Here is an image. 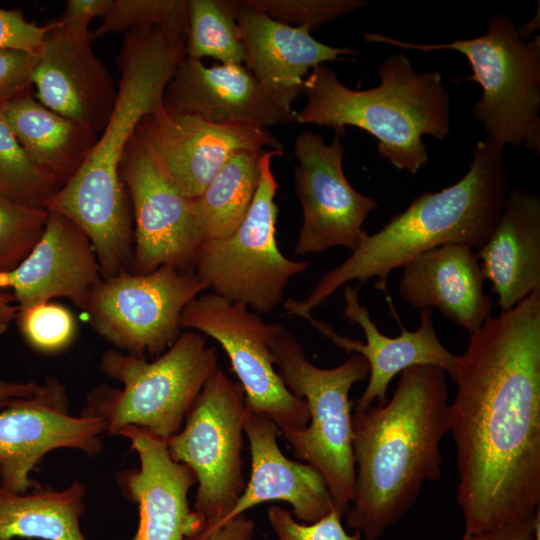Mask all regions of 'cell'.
Returning a JSON list of instances; mask_svg holds the SVG:
<instances>
[{
    "instance_id": "cell-5",
    "label": "cell",
    "mask_w": 540,
    "mask_h": 540,
    "mask_svg": "<svg viewBox=\"0 0 540 540\" xmlns=\"http://www.w3.org/2000/svg\"><path fill=\"white\" fill-rule=\"evenodd\" d=\"M380 83L353 90L324 65L304 80L307 102L296 112V122L360 128L377 141L379 154L396 169L416 174L428 162L423 136L443 140L450 131L451 99L439 71H417L403 50L379 67Z\"/></svg>"
},
{
    "instance_id": "cell-19",
    "label": "cell",
    "mask_w": 540,
    "mask_h": 540,
    "mask_svg": "<svg viewBox=\"0 0 540 540\" xmlns=\"http://www.w3.org/2000/svg\"><path fill=\"white\" fill-rule=\"evenodd\" d=\"M173 115H193L220 124L268 127L296 122V112L280 108L243 64L207 67L184 58L168 82L162 100Z\"/></svg>"
},
{
    "instance_id": "cell-41",
    "label": "cell",
    "mask_w": 540,
    "mask_h": 540,
    "mask_svg": "<svg viewBox=\"0 0 540 540\" xmlns=\"http://www.w3.org/2000/svg\"><path fill=\"white\" fill-rule=\"evenodd\" d=\"M39 387L40 384L32 381L18 382L0 379V410L15 400L33 396Z\"/></svg>"
},
{
    "instance_id": "cell-36",
    "label": "cell",
    "mask_w": 540,
    "mask_h": 540,
    "mask_svg": "<svg viewBox=\"0 0 540 540\" xmlns=\"http://www.w3.org/2000/svg\"><path fill=\"white\" fill-rule=\"evenodd\" d=\"M37 54L0 49V106L31 92Z\"/></svg>"
},
{
    "instance_id": "cell-26",
    "label": "cell",
    "mask_w": 540,
    "mask_h": 540,
    "mask_svg": "<svg viewBox=\"0 0 540 540\" xmlns=\"http://www.w3.org/2000/svg\"><path fill=\"white\" fill-rule=\"evenodd\" d=\"M0 113L30 160L65 185L82 167L98 135L42 105L31 92L0 106Z\"/></svg>"
},
{
    "instance_id": "cell-8",
    "label": "cell",
    "mask_w": 540,
    "mask_h": 540,
    "mask_svg": "<svg viewBox=\"0 0 540 540\" xmlns=\"http://www.w3.org/2000/svg\"><path fill=\"white\" fill-rule=\"evenodd\" d=\"M366 42L389 44L401 50L432 52L453 50L464 55L481 98L472 117L484 126L487 137L499 147H520L540 155V37L524 39L515 22L501 14L490 19L485 34L449 43L416 44L365 32Z\"/></svg>"
},
{
    "instance_id": "cell-29",
    "label": "cell",
    "mask_w": 540,
    "mask_h": 540,
    "mask_svg": "<svg viewBox=\"0 0 540 540\" xmlns=\"http://www.w3.org/2000/svg\"><path fill=\"white\" fill-rule=\"evenodd\" d=\"M237 1L188 0L185 56L243 64L246 53L236 21Z\"/></svg>"
},
{
    "instance_id": "cell-27",
    "label": "cell",
    "mask_w": 540,
    "mask_h": 540,
    "mask_svg": "<svg viewBox=\"0 0 540 540\" xmlns=\"http://www.w3.org/2000/svg\"><path fill=\"white\" fill-rule=\"evenodd\" d=\"M86 491L78 479L61 491L36 483L17 494L0 486V540H85L79 521Z\"/></svg>"
},
{
    "instance_id": "cell-35",
    "label": "cell",
    "mask_w": 540,
    "mask_h": 540,
    "mask_svg": "<svg viewBox=\"0 0 540 540\" xmlns=\"http://www.w3.org/2000/svg\"><path fill=\"white\" fill-rule=\"evenodd\" d=\"M343 514L334 507L325 517L313 522L302 523L291 511L271 505L267 511L268 522L277 540H361L358 530L348 534L341 522Z\"/></svg>"
},
{
    "instance_id": "cell-30",
    "label": "cell",
    "mask_w": 540,
    "mask_h": 540,
    "mask_svg": "<svg viewBox=\"0 0 540 540\" xmlns=\"http://www.w3.org/2000/svg\"><path fill=\"white\" fill-rule=\"evenodd\" d=\"M59 189L57 182L30 160L0 113V200L46 208Z\"/></svg>"
},
{
    "instance_id": "cell-22",
    "label": "cell",
    "mask_w": 540,
    "mask_h": 540,
    "mask_svg": "<svg viewBox=\"0 0 540 540\" xmlns=\"http://www.w3.org/2000/svg\"><path fill=\"white\" fill-rule=\"evenodd\" d=\"M359 288L360 286H345L346 305L343 313L349 322L362 328L365 343L341 336L323 322L317 328L336 346L348 353L360 354L368 362V384L354 402L353 410H364L376 401L378 405L386 403L391 380L412 366H437L451 379L454 377L457 355L452 354L438 338L433 323V309L421 311L420 324L416 330L403 329L397 337H388L380 332L368 309L360 304Z\"/></svg>"
},
{
    "instance_id": "cell-15",
    "label": "cell",
    "mask_w": 540,
    "mask_h": 540,
    "mask_svg": "<svg viewBox=\"0 0 540 540\" xmlns=\"http://www.w3.org/2000/svg\"><path fill=\"white\" fill-rule=\"evenodd\" d=\"M65 386L48 376L31 397L0 410V486L17 494L37 483L30 473L52 450L70 448L88 456L103 449L106 424L99 418L70 413Z\"/></svg>"
},
{
    "instance_id": "cell-42",
    "label": "cell",
    "mask_w": 540,
    "mask_h": 540,
    "mask_svg": "<svg viewBox=\"0 0 540 540\" xmlns=\"http://www.w3.org/2000/svg\"><path fill=\"white\" fill-rule=\"evenodd\" d=\"M12 294L0 290V335L4 334L15 320L18 305Z\"/></svg>"
},
{
    "instance_id": "cell-23",
    "label": "cell",
    "mask_w": 540,
    "mask_h": 540,
    "mask_svg": "<svg viewBox=\"0 0 540 540\" xmlns=\"http://www.w3.org/2000/svg\"><path fill=\"white\" fill-rule=\"evenodd\" d=\"M244 433L250 443L251 473L230 512L204 537L245 511L269 501H284L302 523L325 517L334 502L323 475L311 464L288 459L280 450L278 426L263 414L249 412Z\"/></svg>"
},
{
    "instance_id": "cell-39",
    "label": "cell",
    "mask_w": 540,
    "mask_h": 540,
    "mask_svg": "<svg viewBox=\"0 0 540 540\" xmlns=\"http://www.w3.org/2000/svg\"><path fill=\"white\" fill-rule=\"evenodd\" d=\"M539 525L540 510L530 521L478 533L464 532L458 540H534L536 529Z\"/></svg>"
},
{
    "instance_id": "cell-32",
    "label": "cell",
    "mask_w": 540,
    "mask_h": 540,
    "mask_svg": "<svg viewBox=\"0 0 540 540\" xmlns=\"http://www.w3.org/2000/svg\"><path fill=\"white\" fill-rule=\"evenodd\" d=\"M49 211L0 200V273L16 269L40 240Z\"/></svg>"
},
{
    "instance_id": "cell-21",
    "label": "cell",
    "mask_w": 540,
    "mask_h": 540,
    "mask_svg": "<svg viewBox=\"0 0 540 540\" xmlns=\"http://www.w3.org/2000/svg\"><path fill=\"white\" fill-rule=\"evenodd\" d=\"M236 21L244 44L245 66L265 93L283 110L303 92L310 71L325 62L357 55L316 40L306 26H291L237 1Z\"/></svg>"
},
{
    "instance_id": "cell-13",
    "label": "cell",
    "mask_w": 540,
    "mask_h": 540,
    "mask_svg": "<svg viewBox=\"0 0 540 540\" xmlns=\"http://www.w3.org/2000/svg\"><path fill=\"white\" fill-rule=\"evenodd\" d=\"M119 173L134 222L129 272L144 275L164 266L194 272L202 237L192 199L170 182L134 134Z\"/></svg>"
},
{
    "instance_id": "cell-12",
    "label": "cell",
    "mask_w": 540,
    "mask_h": 540,
    "mask_svg": "<svg viewBox=\"0 0 540 540\" xmlns=\"http://www.w3.org/2000/svg\"><path fill=\"white\" fill-rule=\"evenodd\" d=\"M180 328L197 331L220 344L243 389L249 412L267 416L279 429L307 427L310 416L306 402L288 390L275 369L269 347L272 324L245 305L208 293L186 305Z\"/></svg>"
},
{
    "instance_id": "cell-4",
    "label": "cell",
    "mask_w": 540,
    "mask_h": 540,
    "mask_svg": "<svg viewBox=\"0 0 540 540\" xmlns=\"http://www.w3.org/2000/svg\"><path fill=\"white\" fill-rule=\"evenodd\" d=\"M508 195L503 148L490 138L477 142L467 173L438 192L414 198L379 231L366 233L341 264L327 272L303 300L288 298L284 308L307 319L340 287L372 278L386 284L389 274L417 256L444 244H462L480 250L491 237Z\"/></svg>"
},
{
    "instance_id": "cell-14",
    "label": "cell",
    "mask_w": 540,
    "mask_h": 540,
    "mask_svg": "<svg viewBox=\"0 0 540 540\" xmlns=\"http://www.w3.org/2000/svg\"><path fill=\"white\" fill-rule=\"evenodd\" d=\"M341 132L326 144L322 135L300 133L294 144L295 192L302 225L294 254L322 253L341 246L354 251L367 233L363 223L378 203L356 191L343 170Z\"/></svg>"
},
{
    "instance_id": "cell-38",
    "label": "cell",
    "mask_w": 540,
    "mask_h": 540,
    "mask_svg": "<svg viewBox=\"0 0 540 540\" xmlns=\"http://www.w3.org/2000/svg\"><path fill=\"white\" fill-rule=\"evenodd\" d=\"M114 0H68L60 18V26L73 34L89 33L88 26L96 18H102Z\"/></svg>"
},
{
    "instance_id": "cell-2",
    "label": "cell",
    "mask_w": 540,
    "mask_h": 540,
    "mask_svg": "<svg viewBox=\"0 0 540 540\" xmlns=\"http://www.w3.org/2000/svg\"><path fill=\"white\" fill-rule=\"evenodd\" d=\"M185 43L159 29L125 34L110 119L80 170L46 204L88 236L104 279L128 272L133 257V215L119 173L124 151L140 120L162 106Z\"/></svg>"
},
{
    "instance_id": "cell-40",
    "label": "cell",
    "mask_w": 540,
    "mask_h": 540,
    "mask_svg": "<svg viewBox=\"0 0 540 540\" xmlns=\"http://www.w3.org/2000/svg\"><path fill=\"white\" fill-rule=\"evenodd\" d=\"M255 522L244 514L214 530L202 540H253Z\"/></svg>"
},
{
    "instance_id": "cell-9",
    "label": "cell",
    "mask_w": 540,
    "mask_h": 540,
    "mask_svg": "<svg viewBox=\"0 0 540 540\" xmlns=\"http://www.w3.org/2000/svg\"><path fill=\"white\" fill-rule=\"evenodd\" d=\"M283 150H264L249 212L229 236L201 244L194 273L207 289L233 303L269 314L283 301L290 279L308 263L285 257L276 241L278 183L271 163Z\"/></svg>"
},
{
    "instance_id": "cell-1",
    "label": "cell",
    "mask_w": 540,
    "mask_h": 540,
    "mask_svg": "<svg viewBox=\"0 0 540 540\" xmlns=\"http://www.w3.org/2000/svg\"><path fill=\"white\" fill-rule=\"evenodd\" d=\"M452 380L464 532L532 520L540 510V291L470 334Z\"/></svg>"
},
{
    "instance_id": "cell-25",
    "label": "cell",
    "mask_w": 540,
    "mask_h": 540,
    "mask_svg": "<svg viewBox=\"0 0 540 540\" xmlns=\"http://www.w3.org/2000/svg\"><path fill=\"white\" fill-rule=\"evenodd\" d=\"M476 253L501 310L540 291L539 195L522 188L508 192L491 237Z\"/></svg>"
},
{
    "instance_id": "cell-31",
    "label": "cell",
    "mask_w": 540,
    "mask_h": 540,
    "mask_svg": "<svg viewBox=\"0 0 540 540\" xmlns=\"http://www.w3.org/2000/svg\"><path fill=\"white\" fill-rule=\"evenodd\" d=\"M101 20L89 32L92 41L107 34L152 29L186 40L188 0H114Z\"/></svg>"
},
{
    "instance_id": "cell-6",
    "label": "cell",
    "mask_w": 540,
    "mask_h": 540,
    "mask_svg": "<svg viewBox=\"0 0 540 540\" xmlns=\"http://www.w3.org/2000/svg\"><path fill=\"white\" fill-rule=\"evenodd\" d=\"M219 369L215 348L193 330L181 332L152 361L109 349L101 357L100 370L122 388L95 387L81 414L104 421L109 435L135 426L167 442L180 431L195 399Z\"/></svg>"
},
{
    "instance_id": "cell-24",
    "label": "cell",
    "mask_w": 540,
    "mask_h": 540,
    "mask_svg": "<svg viewBox=\"0 0 540 540\" xmlns=\"http://www.w3.org/2000/svg\"><path fill=\"white\" fill-rule=\"evenodd\" d=\"M402 268L398 293L410 306L421 310L436 308L470 334L492 316L494 302L484 291L479 259L471 247L444 244Z\"/></svg>"
},
{
    "instance_id": "cell-11",
    "label": "cell",
    "mask_w": 540,
    "mask_h": 540,
    "mask_svg": "<svg viewBox=\"0 0 540 540\" xmlns=\"http://www.w3.org/2000/svg\"><path fill=\"white\" fill-rule=\"evenodd\" d=\"M206 289L194 272L170 266L144 275L125 272L102 279L84 311L94 331L117 350L158 357L180 336L186 305Z\"/></svg>"
},
{
    "instance_id": "cell-33",
    "label": "cell",
    "mask_w": 540,
    "mask_h": 540,
    "mask_svg": "<svg viewBox=\"0 0 540 540\" xmlns=\"http://www.w3.org/2000/svg\"><path fill=\"white\" fill-rule=\"evenodd\" d=\"M15 320L26 343L41 353L52 354L66 349L77 333L73 313L54 302L18 308Z\"/></svg>"
},
{
    "instance_id": "cell-34",
    "label": "cell",
    "mask_w": 540,
    "mask_h": 540,
    "mask_svg": "<svg viewBox=\"0 0 540 540\" xmlns=\"http://www.w3.org/2000/svg\"><path fill=\"white\" fill-rule=\"evenodd\" d=\"M281 23L311 31L368 4L365 0H241Z\"/></svg>"
},
{
    "instance_id": "cell-37",
    "label": "cell",
    "mask_w": 540,
    "mask_h": 540,
    "mask_svg": "<svg viewBox=\"0 0 540 540\" xmlns=\"http://www.w3.org/2000/svg\"><path fill=\"white\" fill-rule=\"evenodd\" d=\"M51 28L28 21L21 10L0 7V49H15L37 54Z\"/></svg>"
},
{
    "instance_id": "cell-10",
    "label": "cell",
    "mask_w": 540,
    "mask_h": 540,
    "mask_svg": "<svg viewBox=\"0 0 540 540\" xmlns=\"http://www.w3.org/2000/svg\"><path fill=\"white\" fill-rule=\"evenodd\" d=\"M248 414L241 385L219 369L195 399L180 431L166 442L170 457L187 465L197 479L194 511L205 527L193 540L208 534L244 491L242 450Z\"/></svg>"
},
{
    "instance_id": "cell-43",
    "label": "cell",
    "mask_w": 540,
    "mask_h": 540,
    "mask_svg": "<svg viewBox=\"0 0 540 540\" xmlns=\"http://www.w3.org/2000/svg\"><path fill=\"white\" fill-rule=\"evenodd\" d=\"M534 540H540V525L536 529V534Z\"/></svg>"
},
{
    "instance_id": "cell-7",
    "label": "cell",
    "mask_w": 540,
    "mask_h": 540,
    "mask_svg": "<svg viewBox=\"0 0 540 540\" xmlns=\"http://www.w3.org/2000/svg\"><path fill=\"white\" fill-rule=\"evenodd\" d=\"M269 347L284 385L303 399L309 411L306 428H282L296 458L313 465L324 477L335 507L344 515L355 494L352 386L369 375L367 360L353 354L337 367L323 369L308 360L294 334L272 324Z\"/></svg>"
},
{
    "instance_id": "cell-20",
    "label": "cell",
    "mask_w": 540,
    "mask_h": 540,
    "mask_svg": "<svg viewBox=\"0 0 540 540\" xmlns=\"http://www.w3.org/2000/svg\"><path fill=\"white\" fill-rule=\"evenodd\" d=\"M102 279L88 236L66 216L49 211L30 254L13 271L0 273V289L12 290L18 308L65 298L84 310Z\"/></svg>"
},
{
    "instance_id": "cell-17",
    "label": "cell",
    "mask_w": 540,
    "mask_h": 540,
    "mask_svg": "<svg viewBox=\"0 0 540 540\" xmlns=\"http://www.w3.org/2000/svg\"><path fill=\"white\" fill-rule=\"evenodd\" d=\"M117 435L130 441L140 462L116 475L123 495L138 506V528L131 540H193L200 535L204 519L188 502L197 483L194 472L170 457L166 441L140 428L126 426Z\"/></svg>"
},
{
    "instance_id": "cell-16",
    "label": "cell",
    "mask_w": 540,
    "mask_h": 540,
    "mask_svg": "<svg viewBox=\"0 0 540 540\" xmlns=\"http://www.w3.org/2000/svg\"><path fill=\"white\" fill-rule=\"evenodd\" d=\"M134 136L170 182L190 199L204 191L233 154L283 150L268 129L173 115L163 106L140 120Z\"/></svg>"
},
{
    "instance_id": "cell-3",
    "label": "cell",
    "mask_w": 540,
    "mask_h": 540,
    "mask_svg": "<svg viewBox=\"0 0 540 540\" xmlns=\"http://www.w3.org/2000/svg\"><path fill=\"white\" fill-rule=\"evenodd\" d=\"M448 407L447 373L416 365L386 403L353 410L355 494L344 515L366 540H378L441 476Z\"/></svg>"
},
{
    "instance_id": "cell-28",
    "label": "cell",
    "mask_w": 540,
    "mask_h": 540,
    "mask_svg": "<svg viewBox=\"0 0 540 540\" xmlns=\"http://www.w3.org/2000/svg\"><path fill=\"white\" fill-rule=\"evenodd\" d=\"M263 151L233 154L204 191L192 199L202 243L229 236L247 216L259 184Z\"/></svg>"
},
{
    "instance_id": "cell-18",
    "label": "cell",
    "mask_w": 540,
    "mask_h": 540,
    "mask_svg": "<svg viewBox=\"0 0 540 540\" xmlns=\"http://www.w3.org/2000/svg\"><path fill=\"white\" fill-rule=\"evenodd\" d=\"M32 83L42 105L98 136L117 98L113 79L94 53L89 33L67 32L57 20L51 22L37 53Z\"/></svg>"
}]
</instances>
